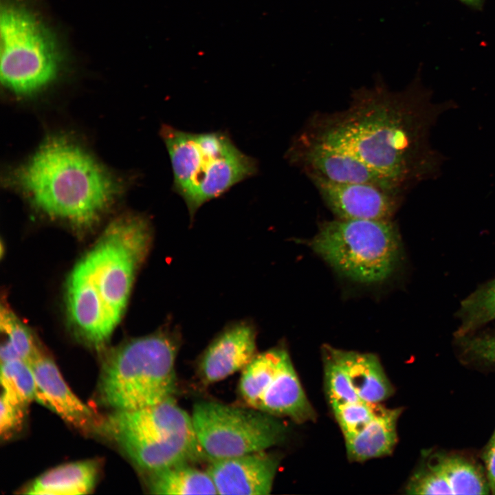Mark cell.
<instances>
[{"label": "cell", "instance_id": "obj_1", "mask_svg": "<svg viewBox=\"0 0 495 495\" xmlns=\"http://www.w3.org/2000/svg\"><path fill=\"white\" fill-rule=\"evenodd\" d=\"M447 105L432 102L418 81L395 92L378 78L354 90L346 109L316 112L300 132L349 152L406 192L439 170L441 155L430 138Z\"/></svg>", "mask_w": 495, "mask_h": 495}, {"label": "cell", "instance_id": "obj_2", "mask_svg": "<svg viewBox=\"0 0 495 495\" xmlns=\"http://www.w3.org/2000/svg\"><path fill=\"white\" fill-rule=\"evenodd\" d=\"M6 181L44 213L77 226L94 223L124 188L85 148L61 135L45 140Z\"/></svg>", "mask_w": 495, "mask_h": 495}, {"label": "cell", "instance_id": "obj_3", "mask_svg": "<svg viewBox=\"0 0 495 495\" xmlns=\"http://www.w3.org/2000/svg\"><path fill=\"white\" fill-rule=\"evenodd\" d=\"M180 341L179 331L168 324L109 351L99 377L100 402L113 410H129L172 397Z\"/></svg>", "mask_w": 495, "mask_h": 495}, {"label": "cell", "instance_id": "obj_4", "mask_svg": "<svg viewBox=\"0 0 495 495\" xmlns=\"http://www.w3.org/2000/svg\"><path fill=\"white\" fill-rule=\"evenodd\" d=\"M160 135L171 162L173 188L184 200L191 219L204 204L257 172L256 161L226 132L195 133L164 124Z\"/></svg>", "mask_w": 495, "mask_h": 495}, {"label": "cell", "instance_id": "obj_5", "mask_svg": "<svg viewBox=\"0 0 495 495\" xmlns=\"http://www.w3.org/2000/svg\"><path fill=\"white\" fill-rule=\"evenodd\" d=\"M310 246L339 274L364 284L390 277L402 253L400 235L391 219L327 221Z\"/></svg>", "mask_w": 495, "mask_h": 495}, {"label": "cell", "instance_id": "obj_6", "mask_svg": "<svg viewBox=\"0 0 495 495\" xmlns=\"http://www.w3.org/2000/svg\"><path fill=\"white\" fill-rule=\"evenodd\" d=\"M1 80L12 93L28 96L56 77L60 54L54 35L20 2L8 0L1 8Z\"/></svg>", "mask_w": 495, "mask_h": 495}, {"label": "cell", "instance_id": "obj_7", "mask_svg": "<svg viewBox=\"0 0 495 495\" xmlns=\"http://www.w3.org/2000/svg\"><path fill=\"white\" fill-rule=\"evenodd\" d=\"M148 220L125 215L112 221L86 255L110 316L117 325L125 309L133 283L152 241Z\"/></svg>", "mask_w": 495, "mask_h": 495}, {"label": "cell", "instance_id": "obj_8", "mask_svg": "<svg viewBox=\"0 0 495 495\" xmlns=\"http://www.w3.org/2000/svg\"><path fill=\"white\" fill-rule=\"evenodd\" d=\"M191 418L199 446L210 461L265 451L286 434L276 417L250 407L198 402Z\"/></svg>", "mask_w": 495, "mask_h": 495}, {"label": "cell", "instance_id": "obj_9", "mask_svg": "<svg viewBox=\"0 0 495 495\" xmlns=\"http://www.w3.org/2000/svg\"><path fill=\"white\" fill-rule=\"evenodd\" d=\"M239 393L250 408L301 424L316 418L289 354L279 345L257 353L242 371Z\"/></svg>", "mask_w": 495, "mask_h": 495}, {"label": "cell", "instance_id": "obj_10", "mask_svg": "<svg viewBox=\"0 0 495 495\" xmlns=\"http://www.w3.org/2000/svg\"><path fill=\"white\" fill-rule=\"evenodd\" d=\"M286 157L307 177L339 183H367L402 195L404 193L349 152L320 143L300 132L294 138Z\"/></svg>", "mask_w": 495, "mask_h": 495}, {"label": "cell", "instance_id": "obj_11", "mask_svg": "<svg viewBox=\"0 0 495 495\" xmlns=\"http://www.w3.org/2000/svg\"><path fill=\"white\" fill-rule=\"evenodd\" d=\"M67 307L70 322L77 335L96 348L103 346L116 324L104 303L86 256L69 276Z\"/></svg>", "mask_w": 495, "mask_h": 495}, {"label": "cell", "instance_id": "obj_12", "mask_svg": "<svg viewBox=\"0 0 495 495\" xmlns=\"http://www.w3.org/2000/svg\"><path fill=\"white\" fill-rule=\"evenodd\" d=\"M308 178L338 219L390 220L403 198L371 184L339 183L316 176Z\"/></svg>", "mask_w": 495, "mask_h": 495}, {"label": "cell", "instance_id": "obj_13", "mask_svg": "<svg viewBox=\"0 0 495 495\" xmlns=\"http://www.w3.org/2000/svg\"><path fill=\"white\" fill-rule=\"evenodd\" d=\"M99 428L108 436L130 433L198 441L191 415L173 397L138 409L114 410L100 422Z\"/></svg>", "mask_w": 495, "mask_h": 495}, {"label": "cell", "instance_id": "obj_14", "mask_svg": "<svg viewBox=\"0 0 495 495\" xmlns=\"http://www.w3.org/2000/svg\"><path fill=\"white\" fill-rule=\"evenodd\" d=\"M256 329L248 320L227 326L210 343L199 362V374L208 384L243 371L256 353Z\"/></svg>", "mask_w": 495, "mask_h": 495}, {"label": "cell", "instance_id": "obj_15", "mask_svg": "<svg viewBox=\"0 0 495 495\" xmlns=\"http://www.w3.org/2000/svg\"><path fill=\"white\" fill-rule=\"evenodd\" d=\"M279 461L265 451L211 461L207 470L222 495H266L272 489Z\"/></svg>", "mask_w": 495, "mask_h": 495}, {"label": "cell", "instance_id": "obj_16", "mask_svg": "<svg viewBox=\"0 0 495 495\" xmlns=\"http://www.w3.org/2000/svg\"><path fill=\"white\" fill-rule=\"evenodd\" d=\"M30 364L36 384V402L78 429L86 431L99 426L94 412L70 389L51 358L38 352Z\"/></svg>", "mask_w": 495, "mask_h": 495}, {"label": "cell", "instance_id": "obj_17", "mask_svg": "<svg viewBox=\"0 0 495 495\" xmlns=\"http://www.w3.org/2000/svg\"><path fill=\"white\" fill-rule=\"evenodd\" d=\"M322 351L341 366L362 400L380 404L393 394V386L375 354L345 351L329 345L322 346Z\"/></svg>", "mask_w": 495, "mask_h": 495}, {"label": "cell", "instance_id": "obj_18", "mask_svg": "<svg viewBox=\"0 0 495 495\" xmlns=\"http://www.w3.org/2000/svg\"><path fill=\"white\" fill-rule=\"evenodd\" d=\"M401 413L400 408L384 407L365 426L344 437L349 459L361 462L390 454L397 441V424Z\"/></svg>", "mask_w": 495, "mask_h": 495}, {"label": "cell", "instance_id": "obj_19", "mask_svg": "<svg viewBox=\"0 0 495 495\" xmlns=\"http://www.w3.org/2000/svg\"><path fill=\"white\" fill-rule=\"evenodd\" d=\"M98 475V463L87 460L56 467L42 474L23 489L33 495H78L89 494Z\"/></svg>", "mask_w": 495, "mask_h": 495}, {"label": "cell", "instance_id": "obj_20", "mask_svg": "<svg viewBox=\"0 0 495 495\" xmlns=\"http://www.w3.org/2000/svg\"><path fill=\"white\" fill-rule=\"evenodd\" d=\"M148 483V488L154 494H218L208 472L187 463L150 473Z\"/></svg>", "mask_w": 495, "mask_h": 495}, {"label": "cell", "instance_id": "obj_21", "mask_svg": "<svg viewBox=\"0 0 495 495\" xmlns=\"http://www.w3.org/2000/svg\"><path fill=\"white\" fill-rule=\"evenodd\" d=\"M428 463L448 483L453 494H488L487 478L476 463L456 454H436Z\"/></svg>", "mask_w": 495, "mask_h": 495}, {"label": "cell", "instance_id": "obj_22", "mask_svg": "<svg viewBox=\"0 0 495 495\" xmlns=\"http://www.w3.org/2000/svg\"><path fill=\"white\" fill-rule=\"evenodd\" d=\"M459 327L457 338L468 335L495 320V278L465 298L457 312Z\"/></svg>", "mask_w": 495, "mask_h": 495}, {"label": "cell", "instance_id": "obj_23", "mask_svg": "<svg viewBox=\"0 0 495 495\" xmlns=\"http://www.w3.org/2000/svg\"><path fill=\"white\" fill-rule=\"evenodd\" d=\"M0 327L6 336L1 346V362L16 359L30 362L39 352L30 331L7 307L1 309Z\"/></svg>", "mask_w": 495, "mask_h": 495}, {"label": "cell", "instance_id": "obj_24", "mask_svg": "<svg viewBox=\"0 0 495 495\" xmlns=\"http://www.w3.org/2000/svg\"><path fill=\"white\" fill-rule=\"evenodd\" d=\"M1 395L26 407L35 400L36 384L29 362L12 360L1 362Z\"/></svg>", "mask_w": 495, "mask_h": 495}, {"label": "cell", "instance_id": "obj_25", "mask_svg": "<svg viewBox=\"0 0 495 495\" xmlns=\"http://www.w3.org/2000/svg\"><path fill=\"white\" fill-rule=\"evenodd\" d=\"M331 408L344 437L365 426L382 411L384 406L380 403L359 401L333 405Z\"/></svg>", "mask_w": 495, "mask_h": 495}, {"label": "cell", "instance_id": "obj_26", "mask_svg": "<svg viewBox=\"0 0 495 495\" xmlns=\"http://www.w3.org/2000/svg\"><path fill=\"white\" fill-rule=\"evenodd\" d=\"M322 358L325 390L331 406L363 401L355 393L341 366L324 352H322Z\"/></svg>", "mask_w": 495, "mask_h": 495}, {"label": "cell", "instance_id": "obj_27", "mask_svg": "<svg viewBox=\"0 0 495 495\" xmlns=\"http://www.w3.org/2000/svg\"><path fill=\"white\" fill-rule=\"evenodd\" d=\"M408 494H453L444 477L428 464L419 469L410 478L407 487Z\"/></svg>", "mask_w": 495, "mask_h": 495}, {"label": "cell", "instance_id": "obj_28", "mask_svg": "<svg viewBox=\"0 0 495 495\" xmlns=\"http://www.w3.org/2000/svg\"><path fill=\"white\" fill-rule=\"evenodd\" d=\"M463 353L474 360L495 364V331L479 336L459 337Z\"/></svg>", "mask_w": 495, "mask_h": 495}, {"label": "cell", "instance_id": "obj_29", "mask_svg": "<svg viewBox=\"0 0 495 495\" xmlns=\"http://www.w3.org/2000/svg\"><path fill=\"white\" fill-rule=\"evenodd\" d=\"M0 434L5 439L21 426L26 407L15 404L1 396Z\"/></svg>", "mask_w": 495, "mask_h": 495}, {"label": "cell", "instance_id": "obj_30", "mask_svg": "<svg viewBox=\"0 0 495 495\" xmlns=\"http://www.w3.org/2000/svg\"><path fill=\"white\" fill-rule=\"evenodd\" d=\"M483 459L490 490L492 494H495V433L485 448Z\"/></svg>", "mask_w": 495, "mask_h": 495}, {"label": "cell", "instance_id": "obj_31", "mask_svg": "<svg viewBox=\"0 0 495 495\" xmlns=\"http://www.w3.org/2000/svg\"><path fill=\"white\" fill-rule=\"evenodd\" d=\"M461 1L465 3L468 5L474 6V7H478L481 5L483 0H461Z\"/></svg>", "mask_w": 495, "mask_h": 495}]
</instances>
